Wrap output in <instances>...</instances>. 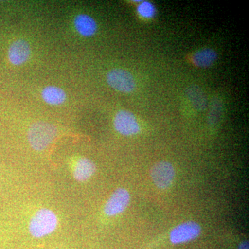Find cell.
<instances>
[{
  "instance_id": "cell-1",
  "label": "cell",
  "mask_w": 249,
  "mask_h": 249,
  "mask_svg": "<svg viewBox=\"0 0 249 249\" xmlns=\"http://www.w3.org/2000/svg\"><path fill=\"white\" fill-rule=\"evenodd\" d=\"M58 219L52 210H39L31 218L29 232L33 237L41 238L52 233L58 227Z\"/></svg>"
},
{
  "instance_id": "cell-2",
  "label": "cell",
  "mask_w": 249,
  "mask_h": 249,
  "mask_svg": "<svg viewBox=\"0 0 249 249\" xmlns=\"http://www.w3.org/2000/svg\"><path fill=\"white\" fill-rule=\"evenodd\" d=\"M56 128L45 122H36L31 126L28 139L31 147L37 151L45 150L56 136Z\"/></svg>"
},
{
  "instance_id": "cell-3",
  "label": "cell",
  "mask_w": 249,
  "mask_h": 249,
  "mask_svg": "<svg viewBox=\"0 0 249 249\" xmlns=\"http://www.w3.org/2000/svg\"><path fill=\"white\" fill-rule=\"evenodd\" d=\"M175 168L170 162L161 160L157 162L150 170V177L152 182L160 190L168 189L175 180Z\"/></svg>"
},
{
  "instance_id": "cell-4",
  "label": "cell",
  "mask_w": 249,
  "mask_h": 249,
  "mask_svg": "<svg viewBox=\"0 0 249 249\" xmlns=\"http://www.w3.org/2000/svg\"><path fill=\"white\" fill-rule=\"evenodd\" d=\"M201 226L194 221L181 223L174 228L170 233V240L174 245L186 243L199 237Z\"/></svg>"
},
{
  "instance_id": "cell-5",
  "label": "cell",
  "mask_w": 249,
  "mask_h": 249,
  "mask_svg": "<svg viewBox=\"0 0 249 249\" xmlns=\"http://www.w3.org/2000/svg\"><path fill=\"white\" fill-rule=\"evenodd\" d=\"M108 84L116 91L130 93L135 89L136 82L132 73L123 69H114L107 75Z\"/></svg>"
},
{
  "instance_id": "cell-6",
  "label": "cell",
  "mask_w": 249,
  "mask_h": 249,
  "mask_svg": "<svg viewBox=\"0 0 249 249\" xmlns=\"http://www.w3.org/2000/svg\"><path fill=\"white\" fill-rule=\"evenodd\" d=\"M130 194L127 189L119 188L109 198L104 206V213L108 217H114L124 212L130 202Z\"/></svg>"
},
{
  "instance_id": "cell-7",
  "label": "cell",
  "mask_w": 249,
  "mask_h": 249,
  "mask_svg": "<svg viewBox=\"0 0 249 249\" xmlns=\"http://www.w3.org/2000/svg\"><path fill=\"white\" fill-rule=\"evenodd\" d=\"M115 129L124 136L136 135L140 132V126L136 116L129 111L121 110L116 114L114 120Z\"/></svg>"
},
{
  "instance_id": "cell-8",
  "label": "cell",
  "mask_w": 249,
  "mask_h": 249,
  "mask_svg": "<svg viewBox=\"0 0 249 249\" xmlns=\"http://www.w3.org/2000/svg\"><path fill=\"white\" fill-rule=\"evenodd\" d=\"M30 55V45L26 40L15 41L9 49V59L14 65H20L24 63Z\"/></svg>"
},
{
  "instance_id": "cell-9",
  "label": "cell",
  "mask_w": 249,
  "mask_h": 249,
  "mask_svg": "<svg viewBox=\"0 0 249 249\" xmlns=\"http://www.w3.org/2000/svg\"><path fill=\"white\" fill-rule=\"evenodd\" d=\"M96 172V165L88 158H80L73 167V177L77 181H85L89 179Z\"/></svg>"
},
{
  "instance_id": "cell-10",
  "label": "cell",
  "mask_w": 249,
  "mask_h": 249,
  "mask_svg": "<svg viewBox=\"0 0 249 249\" xmlns=\"http://www.w3.org/2000/svg\"><path fill=\"white\" fill-rule=\"evenodd\" d=\"M74 25L77 31L83 36L90 37L96 34L97 24L91 16L87 14H80L74 19Z\"/></svg>"
},
{
  "instance_id": "cell-11",
  "label": "cell",
  "mask_w": 249,
  "mask_h": 249,
  "mask_svg": "<svg viewBox=\"0 0 249 249\" xmlns=\"http://www.w3.org/2000/svg\"><path fill=\"white\" fill-rule=\"evenodd\" d=\"M217 53L211 48H204L197 51L192 56V62L196 67H209L215 62Z\"/></svg>"
},
{
  "instance_id": "cell-12",
  "label": "cell",
  "mask_w": 249,
  "mask_h": 249,
  "mask_svg": "<svg viewBox=\"0 0 249 249\" xmlns=\"http://www.w3.org/2000/svg\"><path fill=\"white\" fill-rule=\"evenodd\" d=\"M42 97L48 104L57 106L65 102L67 95L64 90L58 87L48 86L42 90Z\"/></svg>"
},
{
  "instance_id": "cell-13",
  "label": "cell",
  "mask_w": 249,
  "mask_h": 249,
  "mask_svg": "<svg viewBox=\"0 0 249 249\" xmlns=\"http://www.w3.org/2000/svg\"><path fill=\"white\" fill-rule=\"evenodd\" d=\"M188 95L196 109L204 110L206 106V98L204 93L197 87L190 88Z\"/></svg>"
},
{
  "instance_id": "cell-14",
  "label": "cell",
  "mask_w": 249,
  "mask_h": 249,
  "mask_svg": "<svg viewBox=\"0 0 249 249\" xmlns=\"http://www.w3.org/2000/svg\"><path fill=\"white\" fill-rule=\"evenodd\" d=\"M137 12L142 18L150 19L155 17L156 9L152 3L149 1H142L137 7Z\"/></svg>"
},
{
  "instance_id": "cell-15",
  "label": "cell",
  "mask_w": 249,
  "mask_h": 249,
  "mask_svg": "<svg viewBox=\"0 0 249 249\" xmlns=\"http://www.w3.org/2000/svg\"><path fill=\"white\" fill-rule=\"evenodd\" d=\"M238 249H249L248 241H244L239 245Z\"/></svg>"
}]
</instances>
